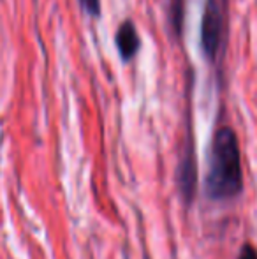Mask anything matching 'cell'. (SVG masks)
Returning a JSON list of instances; mask_svg holds the SVG:
<instances>
[{
  "label": "cell",
  "instance_id": "cell-1",
  "mask_svg": "<svg viewBox=\"0 0 257 259\" xmlns=\"http://www.w3.org/2000/svg\"><path fill=\"white\" fill-rule=\"evenodd\" d=\"M243 191V169L236 133L229 125L215 131L206 175V194L213 201H229Z\"/></svg>",
  "mask_w": 257,
  "mask_h": 259
},
{
  "label": "cell",
  "instance_id": "cell-2",
  "mask_svg": "<svg viewBox=\"0 0 257 259\" xmlns=\"http://www.w3.org/2000/svg\"><path fill=\"white\" fill-rule=\"evenodd\" d=\"M226 0H206L201 18V48L208 60H215L226 35Z\"/></svg>",
  "mask_w": 257,
  "mask_h": 259
},
{
  "label": "cell",
  "instance_id": "cell-3",
  "mask_svg": "<svg viewBox=\"0 0 257 259\" xmlns=\"http://www.w3.org/2000/svg\"><path fill=\"white\" fill-rule=\"evenodd\" d=\"M115 45H117L122 60H130L136 57L141 48V39L132 20H124L118 25L117 34H115Z\"/></svg>",
  "mask_w": 257,
  "mask_h": 259
},
{
  "label": "cell",
  "instance_id": "cell-4",
  "mask_svg": "<svg viewBox=\"0 0 257 259\" xmlns=\"http://www.w3.org/2000/svg\"><path fill=\"white\" fill-rule=\"evenodd\" d=\"M183 6H185V0H171V23H173V28H175L176 35L182 34Z\"/></svg>",
  "mask_w": 257,
  "mask_h": 259
},
{
  "label": "cell",
  "instance_id": "cell-5",
  "mask_svg": "<svg viewBox=\"0 0 257 259\" xmlns=\"http://www.w3.org/2000/svg\"><path fill=\"white\" fill-rule=\"evenodd\" d=\"M83 11L93 18L100 16V0H79Z\"/></svg>",
  "mask_w": 257,
  "mask_h": 259
},
{
  "label": "cell",
  "instance_id": "cell-6",
  "mask_svg": "<svg viewBox=\"0 0 257 259\" xmlns=\"http://www.w3.org/2000/svg\"><path fill=\"white\" fill-rule=\"evenodd\" d=\"M238 259H257V249L250 243L241 247L240 254H238Z\"/></svg>",
  "mask_w": 257,
  "mask_h": 259
}]
</instances>
